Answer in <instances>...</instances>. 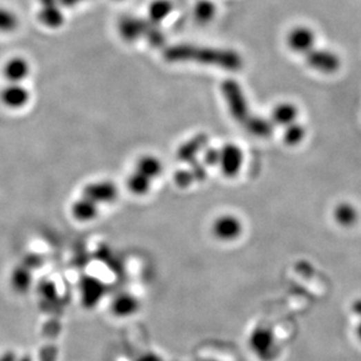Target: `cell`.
<instances>
[{
	"label": "cell",
	"instance_id": "cell-2",
	"mask_svg": "<svg viewBox=\"0 0 361 361\" xmlns=\"http://www.w3.org/2000/svg\"><path fill=\"white\" fill-rule=\"evenodd\" d=\"M221 92L224 94V100L227 102L233 119L236 120L237 122L244 123L251 116V113L241 85L233 79L224 80L221 84Z\"/></svg>",
	"mask_w": 361,
	"mask_h": 361
},
{
	"label": "cell",
	"instance_id": "cell-22",
	"mask_svg": "<svg viewBox=\"0 0 361 361\" xmlns=\"http://www.w3.org/2000/svg\"><path fill=\"white\" fill-rule=\"evenodd\" d=\"M153 185V180L144 176L143 174L133 170V173L126 180V188L131 194L136 196H144L146 195Z\"/></svg>",
	"mask_w": 361,
	"mask_h": 361
},
{
	"label": "cell",
	"instance_id": "cell-6",
	"mask_svg": "<svg viewBox=\"0 0 361 361\" xmlns=\"http://www.w3.org/2000/svg\"><path fill=\"white\" fill-rule=\"evenodd\" d=\"M82 196L92 200L97 205L111 204L118 198V189L111 180H95L84 187Z\"/></svg>",
	"mask_w": 361,
	"mask_h": 361
},
{
	"label": "cell",
	"instance_id": "cell-7",
	"mask_svg": "<svg viewBox=\"0 0 361 361\" xmlns=\"http://www.w3.org/2000/svg\"><path fill=\"white\" fill-rule=\"evenodd\" d=\"M107 288L102 281L92 276L84 277L80 283L81 303L86 308H94L106 296Z\"/></svg>",
	"mask_w": 361,
	"mask_h": 361
},
{
	"label": "cell",
	"instance_id": "cell-11",
	"mask_svg": "<svg viewBox=\"0 0 361 361\" xmlns=\"http://www.w3.org/2000/svg\"><path fill=\"white\" fill-rule=\"evenodd\" d=\"M148 20L142 19L135 16H126L118 21V35L122 37L126 43H135L141 38H144L148 31Z\"/></svg>",
	"mask_w": 361,
	"mask_h": 361
},
{
	"label": "cell",
	"instance_id": "cell-19",
	"mask_svg": "<svg viewBox=\"0 0 361 361\" xmlns=\"http://www.w3.org/2000/svg\"><path fill=\"white\" fill-rule=\"evenodd\" d=\"M297 116H298V109L295 104L282 102L276 104V107L271 113V122L278 126L288 127L290 124L296 122Z\"/></svg>",
	"mask_w": 361,
	"mask_h": 361
},
{
	"label": "cell",
	"instance_id": "cell-29",
	"mask_svg": "<svg viewBox=\"0 0 361 361\" xmlns=\"http://www.w3.org/2000/svg\"><path fill=\"white\" fill-rule=\"evenodd\" d=\"M192 165L191 168V173L193 175L194 180H204L207 177V170L204 163L200 162L193 161L190 163Z\"/></svg>",
	"mask_w": 361,
	"mask_h": 361
},
{
	"label": "cell",
	"instance_id": "cell-17",
	"mask_svg": "<svg viewBox=\"0 0 361 361\" xmlns=\"http://www.w3.org/2000/svg\"><path fill=\"white\" fill-rule=\"evenodd\" d=\"M173 11L175 3L172 0H151L148 6V21L159 26Z\"/></svg>",
	"mask_w": 361,
	"mask_h": 361
},
{
	"label": "cell",
	"instance_id": "cell-31",
	"mask_svg": "<svg viewBox=\"0 0 361 361\" xmlns=\"http://www.w3.org/2000/svg\"><path fill=\"white\" fill-rule=\"evenodd\" d=\"M84 1H87V0H60V4L66 8H72V6L82 4Z\"/></svg>",
	"mask_w": 361,
	"mask_h": 361
},
{
	"label": "cell",
	"instance_id": "cell-33",
	"mask_svg": "<svg viewBox=\"0 0 361 361\" xmlns=\"http://www.w3.org/2000/svg\"><path fill=\"white\" fill-rule=\"evenodd\" d=\"M357 335L359 340L361 342V322L359 323V325L357 326Z\"/></svg>",
	"mask_w": 361,
	"mask_h": 361
},
{
	"label": "cell",
	"instance_id": "cell-9",
	"mask_svg": "<svg viewBox=\"0 0 361 361\" xmlns=\"http://www.w3.org/2000/svg\"><path fill=\"white\" fill-rule=\"evenodd\" d=\"M31 100V93L23 84H8L0 91V102L12 111L26 107Z\"/></svg>",
	"mask_w": 361,
	"mask_h": 361
},
{
	"label": "cell",
	"instance_id": "cell-12",
	"mask_svg": "<svg viewBox=\"0 0 361 361\" xmlns=\"http://www.w3.org/2000/svg\"><path fill=\"white\" fill-rule=\"evenodd\" d=\"M32 67L30 62L23 57L17 55L8 59L3 65L1 73L8 84H23L31 74Z\"/></svg>",
	"mask_w": 361,
	"mask_h": 361
},
{
	"label": "cell",
	"instance_id": "cell-28",
	"mask_svg": "<svg viewBox=\"0 0 361 361\" xmlns=\"http://www.w3.org/2000/svg\"><path fill=\"white\" fill-rule=\"evenodd\" d=\"M204 161L206 165H217L220 161V149L217 148H206L204 150Z\"/></svg>",
	"mask_w": 361,
	"mask_h": 361
},
{
	"label": "cell",
	"instance_id": "cell-25",
	"mask_svg": "<svg viewBox=\"0 0 361 361\" xmlns=\"http://www.w3.org/2000/svg\"><path fill=\"white\" fill-rule=\"evenodd\" d=\"M11 283L17 293H26L32 284L31 273L25 268H18L12 273Z\"/></svg>",
	"mask_w": 361,
	"mask_h": 361
},
{
	"label": "cell",
	"instance_id": "cell-15",
	"mask_svg": "<svg viewBox=\"0 0 361 361\" xmlns=\"http://www.w3.org/2000/svg\"><path fill=\"white\" fill-rule=\"evenodd\" d=\"M208 143V136L206 134H199L191 138L190 141L179 147L178 158L180 161L192 163L195 161L199 153L206 149Z\"/></svg>",
	"mask_w": 361,
	"mask_h": 361
},
{
	"label": "cell",
	"instance_id": "cell-34",
	"mask_svg": "<svg viewBox=\"0 0 361 361\" xmlns=\"http://www.w3.org/2000/svg\"><path fill=\"white\" fill-rule=\"evenodd\" d=\"M18 361H32L31 357L18 358Z\"/></svg>",
	"mask_w": 361,
	"mask_h": 361
},
{
	"label": "cell",
	"instance_id": "cell-20",
	"mask_svg": "<svg viewBox=\"0 0 361 361\" xmlns=\"http://www.w3.org/2000/svg\"><path fill=\"white\" fill-rule=\"evenodd\" d=\"M244 126L249 134L256 136V138H269L274 131V123L261 116H249L244 121Z\"/></svg>",
	"mask_w": 361,
	"mask_h": 361
},
{
	"label": "cell",
	"instance_id": "cell-21",
	"mask_svg": "<svg viewBox=\"0 0 361 361\" xmlns=\"http://www.w3.org/2000/svg\"><path fill=\"white\" fill-rule=\"evenodd\" d=\"M135 170L153 180L163 173V163L153 155H144L138 160Z\"/></svg>",
	"mask_w": 361,
	"mask_h": 361
},
{
	"label": "cell",
	"instance_id": "cell-16",
	"mask_svg": "<svg viewBox=\"0 0 361 361\" xmlns=\"http://www.w3.org/2000/svg\"><path fill=\"white\" fill-rule=\"evenodd\" d=\"M99 205L89 200L87 197L81 196L79 200L75 201L72 207V215L74 219L82 222V223H88L92 222L99 216Z\"/></svg>",
	"mask_w": 361,
	"mask_h": 361
},
{
	"label": "cell",
	"instance_id": "cell-35",
	"mask_svg": "<svg viewBox=\"0 0 361 361\" xmlns=\"http://www.w3.org/2000/svg\"><path fill=\"white\" fill-rule=\"evenodd\" d=\"M116 1H122V0H116Z\"/></svg>",
	"mask_w": 361,
	"mask_h": 361
},
{
	"label": "cell",
	"instance_id": "cell-27",
	"mask_svg": "<svg viewBox=\"0 0 361 361\" xmlns=\"http://www.w3.org/2000/svg\"><path fill=\"white\" fill-rule=\"evenodd\" d=\"M193 180V175L191 173V170H179V172L175 173V185L180 187V188H186Z\"/></svg>",
	"mask_w": 361,
	"mask_h": 361
},
{
	"label": "cell",
	"instance_id": "cell-14",
	"mask_svg": "<svg viewBox=\"0 0 361 361\" xmlns=\"http://www.w3.org/2000/svg\"><path fill=\"white\" fill-rule=\"evenodd\" d=\"M110 311L117 318H129L139 311V300L131 293H119L113 300Z\"/></svg>",
	"mask_w": 361,
	"mask_h": 361
},
{
	"label": "cell",
	"instance_id": "cell-5",
	"mask_svg": "<svg viewBox=\"0 0 361 361\" xmlns=\"http://www.w3.org/2000/svg\"><path fill=\"white\" fill-rule=\"evenodd\" d=\"M317 35L312 27L306 25H296L290 28L286 35V45L293 53L308 54L315 47Z\"/></svg>",
	"mask_w": 361,
	"mask_h": 361
},
{
	"label": "cell",
	"instance_id": "cell-18",
	"mask_svg": "<svg viewBox=\"0 0 361 361\" xmlns=\"http://www.w3.org/2000/svg\"><path fill=\"white\" fill-rule=\"evenodd\" d=\"M217 15V6L214 0H197L193 6V19L199 25H208Z\"/></svg>",
	"mask_w": 361,
	"mask_h": 361
},
{
	"label": "cell",
	"instance_id": "cell-1",
	"mask_svg": "<svg viewBox=\"0 0 361 361\" xmlns=\"http://www.w3.org/2000/svg\"><path fill=\"white\" fill-rule=\"evenodd\" d=\"M164 58L168 62H195L214 66L228 72H239L244 67V58L236 50L193 44H178L168 47L164 50Z\"/></svg>",
	"mask_w": 361,
	"mask_h": 361
},
{
	"label": "cell",
	"instance_id": "cell-8",
	"mask_svg": "<svg viewBox=\"0 0 361 361\" xmlns=\"http://www.w3.org/2000/svg\"><path fill=\"white\" fill-rule=\"evenodd\" d=\"M39 4L38 19L43 26L52 30L64 26L66 16L60 0H39Z\"/></svg>",
	"mask_w": 361,
	"mask_h": 361
},
{
	"label": "cell",
	"instance_id": "cell-26",
	"mask_svg": "<svg viewBox=\"0 0 361 361\" xmlns=\"http://www.w3.org/2000/svg\"><path fill=\"white\" fill-rule=\"evenodd\" d=\"M305 138V128L300 124V123H293L288 127H285L284 135V142L288 146H296L298 143Z\"/></svg>",
	"mask_w": 361,
	"mask_h": 361
},
{
	"label": "cell",
	"instance_id": "cell-30",
	"mask_svg": "<svg viewBox=\"0 0 361 361\" xmlns=\"http://www.w3.org/2000/svg\"><path fill=\"white\" fill-rule=\"evenodd\" d=\"M0 361H18V357L13 351H6L0 355Z\"/></svg>",
	"mask_w": 361,
	"mask_h": 361
},
{
	"label": "cell",
	"instance_id": "cell-24",
	"mask_svg": "<svg viewBox=\"0 0 361 361\" xmlns=\"http://www.w3.org/2000/svg\"><path fill=\"white\" fill-rule=\"evenodd\" d=\"M19 27V17L11 8L0 6V33H13Z\"/></svg>",
	"mask_w": 361,
	"mask_h": 361
},
{
	"label": "cell",
	"instance_id": "cell-4",
	"mask_svg": "<svg viewBox=\"0 0 361 361\" xmlns=\"http://www.w3.org/2000/svg\"><path fill=\"white\" fill-rule=\"evenodd\" d=\"M249 347L259 360L271 361L276 355L273 332L266 327H257L249 337Z\"/></svg>",
	"mask_w": 361,
	"mask_h": 361
},
{
	"label": "cell",
	"instance_id": "cell-10",
	"mask_svg": "<svg viewBox=\"0 0 361 361\" xmlns=\"http://www.w3.org/2000/svg\"><path fill=\"white\" fill-rule=\"evenodd\" d=\"M244 165V153L239 147L233 143L224 145L220 149V165L221 172L224 176L235 177L240 173V170Z\"/></svg>",
	"mask_w": 361,
	"mask_h": 361
},
{
	"label": "cell",
	"instance_id": "cell-3",
	"mask_svg": "<svg viewBox=\"0 0 361 361\" xmlns=\"http://www.w3.org/2000/svg\"><path fill=\"white\" fill-rule=\"evenodd\" d=\"M305 62L309 67L320 73L333 74L342 67V59L333 50L317 48L305 54Z\"/></svg>",
	"mask_w": 361,
	"mask_h": 361
},
{
	"label": "cell",
	"instance_id": "cell-23",
	"mask_svg": "<svg viewBox=\"0 0 361 361\" xmlns=\"http://www.w3.org/2000/svg\"><path fill=\"white\" fill-rule=\"evenodd\" d=\"M335 219L342 227H352L357 223L359 214L355 207L350 203H340L335 207Z\"/></svg>",
	"mask_w": 361,
	"mask_h": 361
},
{
	"label": "cell",
	"instance_id": "cell-13",
	"mask_svg": "<svg viewBox=\"0 0 361 361\" xmlns=\"http://www.w3.org/2000/svg\"><path fill=\"white\" fill-rule=\"evenodd\" d=\"M213 234L220 241L231 242L242 234V223L236 216H220L214 222Z\"/></svg>",
	"mask_w": 361,
	"mask_h": 361
},
{
	"label": "cell",
	"instance_id": "cell-32",
	"mask_svg": "<svg viewBox=\"0 0 361 361\" xmlns=\"http://www.w3.org/2000/svg\"><path fill=\"white\" fill-rule=\"evenodd\" d=\"M352 311L354 312V315L361 318V299L354 300L352 304Z\"/></svg>",
	"mask_w": 361,
	"mask_h": 361
}]
</instances>
